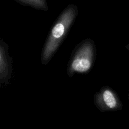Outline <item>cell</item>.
I'll return each mask as SVG.
<instances>
[{"label": "cell", "instance_id": "obj_1", "mask_svg": "<svg viewBox=\"0 0 129 129\" xmlns=\"http://www.w3.org/2000/svg\"><path fill=\"white\" fill-rule=\"evenodd\" d=\"M78 13L77 6L70 5L57 18L49 31L42 49L40 57L42 65H47L55 55L75 21Z\"/></svg>", "mask_w": 129, "mask_h": 129}, {"label": "cell", "instance_id": "obj_2", "mask_svg": "<svg viewBox=\"0 0 129 129\" xmlns=\"http://www.w3.org/2000/svg\"><path fill=\"white\" fill-rule=\"evenodd\" d=\"M96 45L91 39L79 43L71 54L67 73L69 77L75 74H86L91 69L96 59Z\"/></svg>", "mask_w": 129, "mask_h": 129}, {"label": "cell", "instance_id": "obj_3", "mask_svg": "<svg viewBox=\"0 0 129 129\" xmlns=\"http://www.w3.org/2000/svg\"><path fill=\"white\" fill-rule=\"evenodd\" d=\"M94 103L102 112H117L123 108V103L118 94L108 86L102 87L94 94Z\"/></svg>", "mask_w": 129, "mask_h": 129}, {"label": "cell", "instance_id": "obj_4", "mask_svg": "<svg viewBox=\"0 0 129 129\" xmlns=\"http://www.w3.org/2000/svg\"><path fill=\"white\" fill-rule=\"evenodd\" d=\"M12 74L13 60L9 53V46L0 39V87L10 84Z\"/></svg>", "mask_w": 129, "mask_h": 129}, {"label": "cell", "instance_id": "obj_5", "mask_svg": "<svg viewBox=\"0 0 129 129\" xmlns=\"http://www.w3.org/2000/svg\"><path fill=\"white\" fill-rule=\"evenodd\" d=\"M24 5H27L35 9L47 11L48 10L46 0H18Z\"/></svg>", "mask_w": 129, "mask_h": 129}, {"label": "cell", "instance_id": "obj_6", "mask_svg": "<svg viewBox=\"0 0 129 129\" xmlns=\"http://www.w3.org/2000/svg\"><path fill=\"white\" fill-rule=\"evenodd\" d=\"M125 48H126V49H127V50H129V43H128V44H127V45H126V46H125Z\"/></svg>", "mask_w": 129, "mask_h": 129}, {"label": "cell", "instance_id": "obj_7", "mask_svg": "<svg viewBox=\"0 0 129 129\" xmlns=\"http://www.w3.org/2000/svg\"><path fill=\"white\" fill-rule=\"evenodd\" d=\"M128 85H129V83H128ZM128 99L129 101V86H128Z\"/></svg>", "mask_w": 129, "mask_h": 129}]
</instances>
